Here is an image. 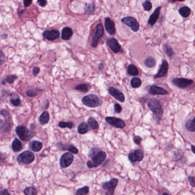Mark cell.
<instances>
[{"label":"cell","mask_w":195,"mask_h":195,"mask_svg":"<svg viewBox=\"0 0 195 195\" xmlns=\"http://www.w3.org/2000/svg\"><path fill=\"white\" fill-rule=\"evenodd\" d=\"M107 44L110 48L112 50L113 52L117 53L119 52L121 50V46L118 41L115 39L111 38L107 40Z\"/></svg>","instance_id":"4fadbf2b"},{"label":"cell","mask_w":195,"mask_h":195,"mask_svg":"<svg viewBox=\"0 0 195 195\" xmlns=\"http://www.w3.org/2000/svg\"><path fill=\"white\" fill-rule=\"evenodd\" d=\"M74 161V156L71 153H64L60 159V166L61 168H65L70 166Z\"/></svg>","instance_id":"9c48e42d"},{"label":"cell","mask_w":195,"mask_h":195,"mask_svg":"<svg viewBox=\"0 0 195 195\" xmlns=\"http://www.w3.org/2000/svg\"><path fill=\"white\" fill-rule=\"evenodd\" d=\"M118 183V180L117 179H113L108 182L104 183L102 186V187L107 190V195H113L114 193V190L116 187V186Z\"/></svg>","instance_id":"30bf717a"},{"label":"cell","mask_w":195,"mask_h":195,"mask_svg":"<svg viewBox=\"0 0 195 195\" xmlns=\"http://www.w3.org/2000/svg\"><path fill=\"white\" fill-rule=\"evenodd\" d=\"M0 195H10L7 189H3L0 191Z\"/></svg>","instance_id":"681fc988"},{"label":"cell","mask_w":195,"mask_h":195,"mask_svg":"<svg viewBox=\"0 0 195 195\" xmlns=\"http://www.w3.org/2000/svg\"><path fill=\"white\" fill-rule=\"evenodd\" d=\"M23 148V144L21 141L17 139H15L12 142V149L14 152H18Z\"/></svg>","instance_id":"7402d4cb"},{"label":"cell","mask_w":195,"mask_h":195,"mask_svg":"<svg viewBox=\"0 0 195 195\" xmlns=\"http://www.w3.org/2000/svg\"><path fill=\"white\" fill-rule=\"evenodd\" d=\"M66 150H69L71 153H74V154H76V153H78V149L76 148L74 146H73V145L68 146Z\"/></svg>","instance_id":"74e56055"},{"label":"cell","mask_w":195,"mask_h":195,"mask_svg":"<svg viewBox=\"0 0 195 195\" xmlns=\"http://www.w3.org/2000/svg\"><path fill=\"white\" fill-rule=\"evenodd\" d=\"M134 142H135L136 144H139L141 142V141H142V138H141L140 137H139V136H134Z\"/></svg>","instance_id":"f6af8a7d"},{"label":"cell","mask_w":195,"mask_h":195,"mask_svg":"<svg viewBox=\"0 0 195 195\" xmlns=\"http://www.w3.org/2000/svg\"><path fill=\"white\" fill-rule=\"evenodd\" d=\"M40 69L38 67H34L33 69V73L34 76H37L38 74L39 73Z\"/></svg>","instance_id":"c3c4849f"},{"label":"cell","mask_w":195,"mask_h":195,"mask_svg":"<svg viewBox=\"0 0 195 195\" xmlns=\"http://www.w3.org/2000/svg\"><path fill=\"white\" fill-rule=\"evenodd\" d=\"M10 102L13 106L17 107V106H19L20 105L21 100L19 98H17V99H12L10 100Z\"/></svg>","instance_id":"f35d334b"},{"label":"cell","mask_w":195,"mask_h":195,"mask_svg":"<svg viewBox=\"0 0 195 195\" xmlns=\"http://www.w3.org/2000/svg\"><path fill=\"white\" fill-rule=\"evenodd\" d=\"M15 132L19 137L23 141H29L34 136L33 134L24 126H18L15 129Z\"/></svg>","instance_id":"277c9868"},{"label":"cell","mask_w":195,"mask_h":195,"mask_svg":"<svg viewBox=\"0 0 195 195\" xmlns=\"http://www.w3.org/2000/svg\"><path fill=\"white\" fill-rule=\"evenodd\" d=\"M26 95L28 96L29 97H34L37 95V93L32 90H29L28 91L26 92Z\"/></svg>","instance_id":"ee69618b"},{"label":"cell","mask_w":195,"mask_h":195,"mask_svg":"<svg viewBox=\"0 0 195 195\" xmlns=\"http://www.w3.org/2000/svg\"><path fill=\"white\" fill-rule=\"evenodd\" d=\"M24 194L26 195H37V191L35 188L28 187L25 189Z\"/></svg>","instance_id":"4dcf8cb0"},{"label":"cell","mask_w":195,"mask_h":195,"mask_svg":"<svg viewBox=\"0 0 195 195\" xmlns=\"http://www.w3.org/2000/svg\"><path fill=\"white\" fill-rule=\"evenodd\" d=\"M73 35V31L71 28L66 27L62 29L61 37L63 39L68 40L70 39Z\"/></svg>","instance_id":"ffe728a7"},{"label":"cell","mask_w":195,"mask_h":195,"mask_svg":"<svg viewBox=\"0 0 195 195\" xmlns=\"http://www.w3.org/2000/svg\"><path fill=\"white\" fill-rule=\"evenodd\" d=\"M191 149H192V152L194 153L195 154V146H194V145H192L191 146Z\"/></svg>","instance_id":"816d5d0a"},{"label":"cell","mask_w":195,"mask_h":195,"mask_svg":"<svg viewBox=\"0 0 195 195\" xmlns=\"http://www.w3.org/2000/svg\"><path fill=\"white\" fill-rule=\"evenodd\" d=\"M39 121L41 124L44 125L49 121V114L47 112H44L39 118Z\"/></svg>","instance_id":"cb8c5ba5"},{"label":"cell","mask_w":195,"mask_h":195,"mask_svg":"<svg viewBox=\"0 0 195 195\" xmlns=\"http://www.w3.org/2000/svg\"><path fill=\"white\" fill-rule=\"evenodd\" d=\"M122 107L120 106L119 104H115L114 105V111H115V113H120L122 112Z\"/></svg>","instance_id":"60d3db41"},{"label":"cell","mask_w":195,"mask_h":195,"mask_svg":"<svg viewBox=\"0 0 195 195\" xmlns=\"http://www.w3.org/2000/svg\"><path fill=\"white\" fill-rule=\"evenodd\" d=\"M188 181L191 186L193 187H195V178L194 176H189L188 177Z\"/></svg>","instance_id":"7bdbcfd3"},{"label":"cell","mask_w":195,"mask_h":195,"mask_svg":"<svg viewBox=\"0 0 195 195\" xmlns=\"http://www.w3.org/2000/svg\"><path fill=\"white\" fill-rule=\"evenodd\" d=\"M0 155H1V153H0Z\"/></svg>","instance_id":"f5cc1de1"},{"label":"cell","mask_w":195,"mask_h":195,"mask_svg":"<svg viewBox=\"0 0 195 195\" xmlns=\"http://www.w3.org/2000/svg\"><path fill=\"white\" fill-rule=\"evenodd\" d=\"M149 93L151 95H156V94L164 95L168 93V92L165 91V89H163L162 88L153 85L150 87Z\"/></svg>","instance_id":"ac0fdd59"},{"label":"cell","mask_w":195,"mask_h":195,"mask_svg":"<svg viewBox=\"0 0 195 195\" xmlns=\"http://www.w3.org/2000/svg\"><path fill=\"white\" fill-rule=\"evenodd\" d=\"M168 69V64L167 61L163 60L160 69L159 70L158 73L155 76L154 78H160L165 76V74L167 73Z\"/></svg>","instance_id":"2e32d148"},{"label":"cell","mask_w":195,"mask_h":195,"mask_svg":"<svg viewBox=\"0 0 195 195\" xmlns=\"http://www.w3.org/2000/svg\"><path fill=\"white\" fill-rule=\"evenodd\" d=\"M160 9H161V7H158L155 9L154 12L151 15V16L149 18V20H148V23L150 25L152 26L156 23L158 18L159 17Z\"/></svg>","instance_id":"d6986e66"},{"label":"cell","mask_w":195,"mask_h":195,"mask_svg":"<svg viewBox=\"0 0 195 195\" xmlns=\"http://www.w3.org/2000/svg\"><path fill=\"white\" fill-rule=\"evenodd\" d=\"M106 153L103 151H100L92 157V160L89 161L87 165L89 168H95L102 164L106 158Z\"/></svg>","instance_id":"7a4b0ae2"},{"label":"cell","mask_w":195,"mask_h":195,"mask_svg":"<svg viewBox=\"0 0 195 195\" xmlns=\"http://www.w3.org/2000/svg\"><path fill=\"white\" fill-rule=\"evenodd\" d=\"M88 124L92 129H97L99 127L97 121L93 117H90L88 119Z\"/></svg>","instance_id":"4316f807"},{"label":"cell","mask_w":195,"mask_h":195,"mask_svg":"<svg viewBox=\"0 0 195 195\" xmlns=\"http://www.w3.org/2000/svg\"><path fill=\"white\" fill-rule=\"evenodd\" d=\"M32 0H23V5L25 7H29L31 4Z\"/></svg>","instance_id":"7dc6e473"},{"label":"cell","mask_w":195,"mask_h":195,"mask_svg":"<svg viewBox=\"0 0 195 195\" xmlns=\"http://www.w3.org/2000/svg\"><path fill=\"white\" fill-rule=\"evenodd\" d=\"M145 65L148 68H152L156 64V61L155 60L154 57H148L146 61H145Z\"/></svg>","instance_id":"f1b7e54d"},{"label":"cell","mask_w":195,"mask_h":195,"mask_svg":"<svg viewBox=\"0 0 195 195\" xmlns=\"http://www.w3.org/2000/svg\"><path fill=\"white\" fill-rule=\"evenodd\" d=\"M179 13L180 15L183 17H187L191 14V10L187 7H184L180 8Z\"/></svg>","instance_id":"83f0119b"},{"label":"cell","mask_w":195,"mask_h":195,"mask_svg":"<svg viewBox=\"0 0 195 195\" xmlns=\"http://www.w3.org/2000/svg\"><path fill=\"white\" fill-rule=\"evenodd\" d=\"M17 78V77L15 75H10V76H8L5 77V81L9 84H12Z\"/></svg>","instance_id":"d590c367"},{"label":"cell","mask_w":195,"mask_h":195,"mask_svg":"<svg viewBox=\"0 0 195 195\" xmlns=\"http://www.w3.org/2000/svg\"><path fill=\"white\" fill-rule=\"evenodd\" d=\"M104 33V28L102 23L98 24L96 27V30L95 34L94 35L92 41V47H96L97 46L98 43L99 39L103 36Z\"/></svg>","instance_id":"ba28073f"},{"label":"cell","mask_w":195,"mask_h":195,"mask_svg":"<svg viewBox=\"0 0 195 195\" xmlns=\"http://www.w3.org/2000/svg\"><path fill=\"white\" fill-rule=\"evenodd\" d=\"M89 131V126L87 124L85 123H82L80 125L78 126V132L81 134H83Z\"/></svg>","instance_id":"d4e9b609"},{"label":"cell","mask_w":195,"mask_h":195,"mask_svg":"<svg viewBox=\"0 0 195 195\" xmlns=\"http://www.w3.org/2000/svg\"><path fill=\"white\" fill-rule=\"evenodd\" d=\"M89 188L87 186H86L82 188L81 189H79L76 194L77 195H87L89 194Z\"/></svg>","instance_id":"836d02e7"},{"label":"cell","mask_w":195,"mask_h":195,"mask_svg":"<svg viewBox=\"0 0 195 195\" xmlns=\"http://www.w3.org/2000/svg\"><path fill=\"white\" fill-rule=\"evenodd\" d=\"M30 147L33 151L38 152L42 148V144L37 141H33L31 142Z\"/></svg>","instance_id":"603a6c76"},{"label":"cell","mask_w":195,"mask_h":195,"mask_svg":"<svg viewBox=\"0 0 195 195\" xmlns=\"http://www.w3.org/2000/svg\"><path fill=\"white\" fill-rule=\"evenodd\" d=\"M60 33L57 30H52V31H44L43 36L46 39L49 41H53L59 37Z\"/></svg>","instance_id":"9a60e30c"},{"label":"cell","mask_w":195,"mask_h":195,"mask_svg":"<svg viewBox=\"0 0 195 195\" xmlns=\"http://www.w3.org/2000/svg\"><path fill=\"white\" fill-rule=\"evenodd\" d=\"M5 61V56L2 50H0V65H1Z\"/></svg>","instance_id":"b9f144b4"},{"label":"cell","mask_w":195,"mask_h":195,"mask_svg":"<svg viewBox=\"0 0 195 195\" xmlns=\"http://www.w3.org/2000/svg\"><path fill=\"white\" fill-rule=\"evenodd\" d=\"M185 0H168V1L170 2H176V1H180V2H182V1H184Z\"/></svg>","instance_id":"f907efd6"},{"label":"cell","mask_w":195,"mask_h":195,"mask_svg":"<svg viewBox=\"0 0 195 195\" xmlns=\"http://www.w3.org/2000/svg\"><path fill=\"white\" fill-rule=\"evenodd\" d=\"M108 92L115 99H116L117 100L122 102H123L125 101V97H124V94L119 90H118L117 89H116L114 87H110L108 89Z\"/></svg>","instance_id":"7c38bea8"},{"label":"cell","mask_w":195,"mask_h":195,"mask_svg":"<svg viewBox=\"0 0 195 195\" xmlns=\"http://www.w3.org/2000/svg\"><path fill=\"white\" fill-rule=\"evenodd\" d=\"M131 85L134 88H139L142 85V81L140 78L134 77L131 81Z\"/></svg>","instance_id":"f546056e"},{"label":"cell","mask_w":195,"mask_h":195,"mask_svg":"<svg viewBox=\"0 0 195 195\" xmlns=\"http://www.w3.org/2000/svg\"><path fill=\"white\" fill-rule=\"evenodd\" d=\"M185 127L186 129L189 132H195V117L192 120H188L186 123Z\"/></svg>","instance_id":"44dd1931"},{"label":"cell","mask_w":195,"mask_h":195,"mask_svg":"<svg viewBox=\"0 0 195 195\" xmlns=\"http://www.w3.org/2000/svg\"><path fill=\"white\" fill-rule=\"evenodd\" d=\"M122 22L128 26L130 27L134 31H137L139 29V24L135 18L132 17H126L122 19Z\"/></svg>","instance_id":"8992f818"},{"label":"cell","mask_w":195,"mask_h":195,"mask_svg":"<svg viewBox=\"0 0 195 195\" xmlns=\"http://www.w3.org/2000/svg\"><path fill=\"white\" fill-rule=\"evenodd\" d=\"M38 2L39 5L42 7H44L47 4L46 0H38Z\"/></svg>","instance_id":"bcb514c9"},{"label":"cell","mask_w":195,"mask_h":195,"mask_svg":"<svg viewBox=\"0 0 195 195\" xmlns=\"http://www.w3.org/2000/svg\"><path fill=\"white\" fill-rule=\"evenodd\" d=\"M95 6L93 3L87 4L85 6V13L86 14H91L94 12Z\"/></svg>","instance_id":"d6a6232c"},{"label":"cell","mask_w":195,"mask_h":195,"mask_svg":"<svg viewBox=\"0 0 195 195\" xmlns=\"http://www.w3.org/2000/svg\"><path fill=\"white\" fill-rule=\"evenodd\" d=\"M172 83L175 86L184 89L189 86H191L194 84V81L192 80L184 78H176L172 80Z\"/></svg>","instance_id":"52a82bcc"},{"label":"cell","mask_w":195,"mask_h":195,"mask_svg":"<svg viewBox=\"0 0 195 195\" xmlns=\"http://www.w3.org/2000/svg\"><path fill=\"white\" fill-rule=\"evenodd\" d=\"M89 88H90V86H89V85L84 84H79L75 87V89L76 90L81 91L83 92H87L89 90Z\"/></svg>","instance_id":"1f68e13d"},{"label":"cell","mask_w":195,"mask_h":195,"mask_svg":"<svg viewBox=\"0 0 195 195\" xmlns=\"http://www.w3.org/2000/svg\"><path fill=\"white\" fill-rule=\"evenodd\" d=\"M105 120L108 124L118 128H123L126 126L125 123L122 120L116 117H106Z\"/></svg>","instance_id":"8fae6325"},{"label":"cell","mask_w":195,"mask_h":195,"mask_svg":"<svg viewBox=\"0 0 195 195\" xmlns=\"http://www.w3.org/2000/svg\"><path fill=\"white\" fill-rule=\"evenodd\" d=\"M148 106L154 115L158 117L161 118L163 115L162 107L159 100L156 99H151L148 102Z\"/></svg>","instance_id":"3957f363"},{"label":"cell","mask_w":195,"mask_h":195,"mask_svg":"<svg viewBox=\"0 0 195 195\" xmlns=\"http://www.w3.org/2000/svg\"><path fill=\"white\" fill-rule=\"evenodd\" d=\"M58 126L61 128H68L70 129H71L73 127V123L72 122H63L61 121Z\"/></svg>","instance_id":"e575fe53"},{"label":"cell","mask_w":195,"mask_h":195,"mask_svg":"<svg viewBox=\"0 0 195 195\" xmlns=\"http://www.w3.org/2000/svg\"><path fill=\"white\" fill-rule=\"evenodd\" d=\"M143 7L146 11H150L152 9V4L149 1H146L143 4Z\"/></svg>","instance_id":"8d00e7d4"},{"label":"cell","mask_w":195,"mask_h":195,"mask_svg":"<svg viewBox=\"0 0 195 195\" xmlns=\"http://www.w3.org/2000/svg\"><path fill=\"white\" fill-rule=\"evenodd\" d=\"M35 159V156L30 151H25L21 153L17 157V161L20 163L23 164H29L34 161Z\"/></svg>","instance_id":"5b68a950"},{"label":"cell","mask_w":195,"mask_h":195,"mask_svg":"<svg viewBox=\"0 0 195 195\" xmlns=\"http://www.w3.org/2000/svg\"><path fill=\"white\" fill-rule=\"evenodd\" d=\"M128 74L131 76H137L139 73L138 69L134 65L131 64L128 66L127 69Z\"/></svg>","instance_id":"484cf974"},{"label":"cell","mask_w":195,"mask_h":195,"mask_svg":"<svg viewBox=\"0 0 195 195\" xmlns=\"http://www.w3.org/2000/svg\"><path fill=\"white\" fill-rule=\"evenodd\" d=\"M144 157L143 152L141 149H138L135 150L134 153H131L129 155L128 158L132 162L140 161L142 160Z\"/></svg>","instance_id":"5bb4252c"},{"label":"cell","mask_w":195,"mask_h":195,"mask_svg":"<svg viewBox=\"0 0 195 195\" xmlns=\"http://www.w3.org/2000/svg\"><path fill=\"white\" fill-rule=\"evenodd\" d=\"M165 53H167V55H168V56L171 57L172 56L173 54V50L169 47V46H167L165 47Z\"/></svg>","instance_id":"ab89813d"},{"label":"cell","mask_w":195,"mask_h":195,"mask_svg":"<svg viewBox=\"0 0 195 195\" xmlns=\"http://www.w3.org/2000/svg\"><path fill=\"white\" fill-rule=\"evenodd\" d=\"M82 101L84 105L90 108L98 107L102 103V100L98 96L92 94L84 96L83 97Z\"/></svg>","instance_id":"6da1fadb"},{"label":"cell","mask_w":195,"mask_h":195,"mask_svg":"<svg viewBox=\"0 0 195 195\" xmlns=\"http://www.w3.org/2000/svg\"><path fill=\"white\" fill-rule=\"evenodd\" d=\"M106 29L107 31L111 35H114L115 33V23L113 20L109 18H106L105 21Z\"/></svg>","instance_id":"e0dca14e"}]
</instances>
